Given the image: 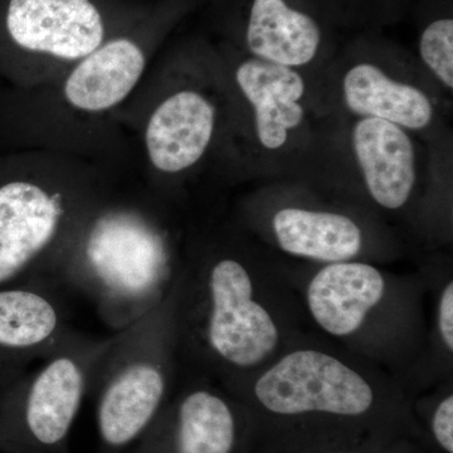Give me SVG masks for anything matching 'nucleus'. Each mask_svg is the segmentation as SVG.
Returning a JSON list of instances; mask_svg holds the SVG:
<instances>
[{
	"instance_id": "nucleus-15",
	"label": "nucleus",
	"mask_w": 453,
	"mask_h": 453,
	"mask_svg": "<svg viewBox=\"0 0 453 453\" xmlns=\"http://www.w3.org/2000/svg\"><path fill=\"white\" fill-rule=\"evenodd\" d=\"M339 95L347 111L357 119H378L407 131L427 130L436 120V106L426 89L372 62L348 67L340 79Z\"/></svg>"
},
{
	"instance_id": "nucleus-7",
	"label": "nucleus",
	"mask_w": 453,
	"mask_h": 453,
	"mask_svg": "<svg viewBox=\"0 0 453 453\" xmlns=\"http://www.w3.org/2000/svg\"><path fill=\"white\" fill-rule=\"evenodd\" d=\"M111 336L77 330L61 348L0 389V452L71 453L70 434Z\"/></svg>"
},
{
	"instance_id": "nucleus-18",
	"label": "nucleus",
	"mask_w": 453,
	"mask_h": 453,
	"mask_svg": "<svg viewBox=\"0 0 453 453\" xmlns=\"http://www.w3.org/2000/svg\"><path fill=\"white\" fill-rule=\"evenodd\" d=\"M419 56L443 88H453V20L437 19L422 33Z\"/></svg>"
},
{
	"instance_id": "nucleus-3",
	"label": "nucleus",
	"mask_w": 453,
	"mask_h": 453,
	"mask_svg": "<svg viewBox=\"0 0 453 453\" xmlns=\"http://www.w3.org/2000/svg\"><path fill=\"white\" fill-rule=\"evenodd\" d=\"M116 120L130 136L136 178L175 207L229 157V101L220 62L150 65Z\"/></svg>"
},
{
	"instance_id": "nucleus-1",
	"label": "nucleus",
	"mask_w": 453,
	"mask_h": 453,
	"mask_svg": "<svg viewBox=\"0 0 453 453\" xmlns=\"http://www.w3.org/2000/svg\"><path fill=\"white\" fill-rule=\"evenodd\" d=\"M186 213L138 178L127 179L83 220L49 280L85 297L107 327L120 332L174 288L186 253Z\"/></svg>"
},
{
	"instance_id": "nucleus-19",
	"label": "nucleus",
	"mask_w": 453,
	"mask_h": 453,
	"mask_svg": "<svg viewBox=\"0 0 453 453\" xmlns=\"http://www.w3.org/2000/svg\"><path fill=\"white\" fill-rule=\"evenodd\" d=\"M437 442L449 453H453V395L446 396L434 414L432 422Z\"/></svg>"
},
{
	"instance_id": "nucleus-11",
	"label": "nucleus",
	"mask_w": 453,
	"mask_h": 453,
	"mask_svg": "<svg viewBox=\"0 0 453 453\" xmlns=\"http://www.w3.org/2000/svg\"><path fill=\"white\" fill-rule=\"evenodd\" d=\"M70 300L50 280L0 288V389L41 365L77 332Z\"/></svg>"
},
{
	"instance_id": "nucleus-14",
	"label": "nucleus",
	"mask_w": 453,
	"mask_h": 453,
	"mask_svg": "<svg viewBox=\"0 0 453 453\" xmlns=\"http://www.w3.org/2000/svg\"><path fill=\"white\" fill-rule=\"evenodd\" d=\"M388 294L380 270L360 261L324 265L310 280L306 303L316 324L329 335H356Z\"/></svg>"
},
{
	"instance_id": "nucleus-12",
	"label": "nucleus",
	"mask_w": 453,
	"mask_h": 453,
	"mask_svg": "<svg viewBox=\"0 0 453 453\" xmlns=\"http://www.w3.org/2000/svg\"><path fill=\"white\" fill-rule=\"evenodd\" d=\"M219 383L180 369L169 401L124 453H232L237 421Z\"/></svg>"
},
{
	"instance_id": "nucleus-2",
	"label": "nucleus",
	"mask_w": 453,
	"mask_h": 453,
	"mask_svg": "<svg viewBox=\"0 0 453 453\" xmlns=\"http://www.w3.org/2000/svg\"><path fill=\"white\" fill-rule=\"evenodd\" d=\"M237 235L216 220L188 223L175 285L180 369L231 388L275 356L281 330Z\"/></svg>"
},
{
	"instance_id": "nucleus-20",
	"label": "nucleus",
	"mask_w": 453,
	"mask_h": 453,
	"mask_svg": "<svg viewBox=\"0 0 453 453\" xmlns=\"http://www.w3.org/2000/svg\"><path fill=\"white\" fill-rule=\"evenodd\" d=\"M438 329L447 351L453 350V283L443 288L438 303Z\"/></svg>"
},
{
	"instance_id": "nucleus-13",
	"label": "nucleus",
	"mask_w": 453,
	"mask_h": 453,
	"mask_svg": "<svg viewBox=\"0 0 453 453\" xmlns=\"http://www.w3.org/2000/svg\"><path fill=\"white\" fill-rule=\"evenodd\" d=\"M351 151L375 204L399 211L418 183V151L410 131L378 119H357L350 133Z\"/></svg>"
},
{
	"instance_id": "nucleus-9",
	"label": "nucleus",
	"mask_w": 453,
	"mask_h": 453,
	"mask_svg": "<svg viewBox=\"0 0 453 453\" xmlns=\"http://www.w3.org/2000/svg\"><path fill=\"white\" fill-rule=\"evenodd\" d=\"M5 27L25 57L17 74L22 88L52 82L107 40L92 0H11Z\"/></svg>"
},
{
	"instance_id": "nucleus-5",
	"label": "nucleus",
	"mask_w": 453,
	"mask_h": 453,
	"mask_svg": "<svg viewBox=\"0 0 453 453\" xmlns=\"http://www.w3.org/2000/svg\"><path fill=\"white\" fill-rule=\"evenodd\" d=\"M14 170L0 178V288L49 280L83 220L129 179L50 151H25Z\"/></svg>"
},
{
	"instance_id": "nucleus-17",
	"label": "nucleus",
	"mask_w": 453,
	"mask_h": 453,
	"mask_svg": "<svg viewBox=\"0 0 453 453\" xmlns=\"http://www.w3.org/2000/svg\"><path fill=\"white\" fill-rule=\"evenodd\" d=\"M244 40L250 56L303 71L318 58L321 32L285 0H253Z\"/></svg>"
},
{
	"instance_id": "nucleus-6",
	"label": "nucleus",
	"mask_w": 453,
	"mask_h": 453,
	"mask_svg": "<svg viewBox=\"0 0 453 453\" xmlns=\"http://www.w3.org/2000/svg\"><path fill=\"white\" fill-rule=\"evenodd\" d=\"M179 374L174 286L159 306L112 334L92 372L100 453L127 452L169 401Z\"/></svg>"
},
{
	"instance_id": "nucleus-10",
	"label": "nucleus",
	"mask_w": 453,
	"mask_h": 453,
	"mask_svg": "<svg viewBox=\"0 0 453 453\" xmlns=\"http://www.w3.org/2000/svg\"><path fill=\"white\" fill-rule=\"evenodd\" d=\"M253 395L280 416L357 417L368 412L375 401L372 383L365 372L312 348L295 349L268 365L253 381Z\"/></svg>"
},
{
	"instance_id": "nucleus-8",
	"label": "nucleus",
	"mask_w": 453,
	"mask_h": 453,
	"mask_svg": "<svg viewBox=\"0 0 453 453\" xmlns=\"http://www.w3.org/2000/svg\"><path fill=\"white\" fill-rule=\"evenodd\" d=\"M229 101V154L240 135L267 157L290 153L310 124L311 101L303 71L247 57L220 62Z\"/></svg>"
},
{
	"instance_id": "nucleus-16",
	"label": "nucleus",
	"mask_w": 453,
	"mask_h": 453,
	"mask_svg": "<svg viewBox=\"0 0 453 453\" xmlns=\"http://www.w3.org/2000/svg\"><path fill=\"white\" fill-rule=\"evenodd\" d=\"M273 240L286 255L329 265L354 261L365 249V232L339 211L288 205L271 217Z\"/></svg>"
},
{
	"instance_id": "nucleus-4",
	"label": "nucleus",
	"mask_w": 453,
	"mask_h": 453,
	"mask_svg": "<svg viewBox=\"0 0 453 453\" xmlns=\"http://www.w3.org/2000/svg\"><path fill=\"white\" fill-rule=\"evenodd\" d=\"M150 47L130 35L107 38L52 82L20 88L25 151H50L135 174L133 142L116 113L151 65Z\"/></svg>"
}]
</instances>
